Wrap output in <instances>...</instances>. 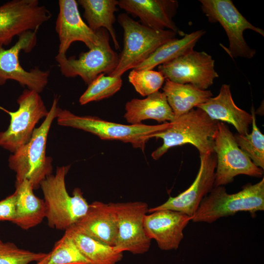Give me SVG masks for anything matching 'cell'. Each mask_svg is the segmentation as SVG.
I'll return each mask as SVG.
<instances>
[{"instance_id": "1", "label": "cell", "mask_w": 264, "mask_h": 264, "mask_svg": "<svg viewBox=\"0 0 264 264\" xmlns=\"http://www.w3.org/2000/svg\"><path fill=\"white\" fill-rule=\"evenodd\" d=\"M58 97L53 100L47 115L41 125L35 128L30 140L20 147L8 159L9 166L16 173V182L28 180L34 190L40 187L41 183L52 174V158L46 155L48 134L54 119L60 108Z\"/></svg>"}, {"instance_id": "2", "label": "cell", "mask_w": 264, "mask_h": 264, "mask_svg": "<svg viewBox=\"0 0 264 264\" xmlns=\"http://www.w3.org/2000/svg\"><path fill=\"white\" fill-rule=\"evenodd\" d=\"M70 165L57 167L55 173L47 176L40 184L48 226L66 231L75 224L86 214L89 204L80 189L76 188L73 196L66 190L65 177Z\"/></svg>"}, {"instance_id": "3", "label": "cell", "mask_w": 264, "mask_h": 264, "mask_svg": "<svg viewBox=\"0 0 264 264\" xmlns=\"http://www.w3.org/2000/svg\"><path fill=\"white\" fill-rule=\"evenodd\" d=\"M181 115L166 129L152 138H161L162 145L152 154L157 160L170 148L186 144L194 146L200 155L214 153V138L219 121L211 119L202 110L196 108Z\"/></svg>"}, {"instance_id": "4", "label": "cell", "mask_w": 264, "mask_h": 264, "mask_svg": "<svg viewBox=\"0 0 264 264\" xmlns=\"http://www.w3.org/2000/svg\"><path fill=\"white\" fill-rule=\"evenodd\" d=\"M264 210V178L259 182L244 186L242 190L228 194L223 186H214L202 199L192 218L195 222L212 223L222 217L241 211L255 215Z\"/></svg>"}, {"instance_id": "5", "label": "cell", "mask_w": 264, "mask_h": 264, "mask_svg": "<svg viewBox=\"0 0 264 264\" xmlns=\"http://www.w3.org/2000/svg\"><path fill=\"white\" fill-rule=\"evenodd\" d=\"M56 118L59 125L82 130L102 140H119L130 143L133 148H139L142 151L153 134L166 129L171 125V122L156 125L142 123L124 125L107 121L96 116L77 115L61 109Z\"/></svg>"}, {"instance_id": "6", "label": "cell", "mask_w": 264, "mask_h": 264, "mask_svg": "<svg viewBox=\"0 0 264 264\" xmlns=\"http://www.w3.org/2000/svg\"><path fill=\"white\" fill-rule=\"evenodd\" d=\"M124 31L123 48L119 55L115 69L109 75L120 76L134 69L163 44L177 38V33L170 30H155L135 21L127 14L118 17Z\"/></svg>"}, {"instance_id": "7", "label": "cell", "mask_w": 264, "mask_h": 264, "mask_svg": "<svg viewBox=\"0 0 264 264\" xmlns=\"http://www.w3.org/2000/svg\"><path fill=\"white\" fill-rule=\"evenodd\" d=\"M199 2L208 21L219 23L225 31L229 46L222 47L232 59L254 57L256 50L246 43L243 32L249 29L264 37V30L248 21L231 0H200Z\"/></svg>"}, {"instance_id": "8", "label": "cell", "mask_w": 264, "mask_h": 264, "mask_svg": "<svg viewBox=\"0 0 264 264\" xmlns=\"http://www.w3.org/2000/svg\"><path fill=\"white\" fill-rule=\"evenodd\" d=\"M97 31L99 44L88 51L80 53L78 58H67L66 54L58 53L55 59L63 75L69 78L79 76L88 85L101 74L109 75L115 69L119 55L110 46V34L103 28Z\"/></svg>"}, {"instance_id": "9", "label": "cell", "mask_w": 264, "mask_h": 264, "mask_svg": "<svg viewBox=\"0 0 264 264\" xmlns=\"http://www.w3.org/2000/svg\"><path fill=\"white\" fill-rule=\"evenodd\" d=\"M17 103L19 108L15 111L0 106L10 116L7 129L0 132V146L13 153L30 140L36 125L48 113L39 93L34 90L24 89Z\"/></svg>"}, {"instance_id": "10", "label": "cell", "mask_w": 264, "mask_h": 264, "mask_svg": "<svg viewBox=\"0 0 264 264\" xmlns=\"http://www.w3.org/2000/svg\"><path fill=\"white\" fill-rule=\"evenodd\" d=\"M218 127L213 145L217 156L214 186L229 184L239 175L262 177L263 170L256 166L240 148L228 127L219 121Z\"/></svg>"}, {"instance_id": "11", "label": "cell", "mask_w": 264, "mask_h": 264, "mask_svg": "<svg viewBox=\"0 0 264 264\" xmlns=\"http://www.w3.org/2000/svg\"><path fill=\"white\" fill-rule=\"evenodd\" d=\"M37 31L22 34L14 45L8 49L0 46V85L11 80L39 93L44 89L48 82L50 70H42L35 67L27 71L22 66L19 60L21 51L29 53L36 46Z\"/></svg>"}, {"instance_id": "12", "label": "cell", "mask_w": 264, "mask_h": 264, "mask_svg": "<svg viewBox=\"0 0 264 264\" xmlns=\"http://www.w3.org/2000/svg\"><path fill=\"white\" fill-rule=\"evenodd\" d=\"M117 220V232L113 246L119 252L133 254L147 252L151 245L146 235L143 221L148 213V205L141 201L112 203Z\"/></svg>"}, {"instance_id": "13", "label": "cell", "mask_w": 264, "mask_h": 264, "mask_svg": "<svg viewBox=\"0 0 264 264\" xmlns=\"http://www.w3.org/2000/svg\"><path fill=\"white\" fill-rule=\"evenodd\" d=\"M52 14L38 0H12L0 6V45L10 44L14 37L38 30Z\"/></svg>"}, {"instance_id": "14", "label": "cell", "mask_w": 264, "mask_h": 264, "mask_svg": "<svg viewBox=\"0 0 264 264\" xmlns=\"http://www.w3.org/2000/svg\"><path fill=\"white\" fill-rule=\"evenodd\" d=\"M158 70L165 79L181 84H191L207 90L219 77L215 69V60L204 51L194 49L158 66Z\"/></svg>"}, {"instance_id": "15", "label": "cell", "mask_w": 264, "mask_h": 264, "mask_svg": "<svg viewBox=\"0 0 264 264\" xmlns=\"http://www.w3.org/2000/svg\"><path fill=\"white\" fill-rule=\"evenodd\" d=\"M217 156L210 153L200 155V166L197 176L186 190L156 207L149 208L151 213L160 210H171L184 213L193 218L202 199L214 187Z\"/></svg>"}, {"instance_id": "16", "label": "cell", "mask_w": 264, "mask_h": 264, "mask_svg": "<svg viewBox=\"0 0 264 264\" xmlns=\"http://www.w3.org/2000/svg\"><path fill=\"white\" fill-rule=\"evenodd\" d=\"M59 11L55 29L58 35V54H66L71 44L82 42L89 49L99 43V35L92 30L81 18L75 0H59Z\"/></svg>"}, {"instance_id": "17", "label": "cell", "mask_w": 264, "mask_h": 264, "mask_svg": "<svg viewBox=\"0 0 264 264\" xmlns=\"http://www.w3.org/2000/svg\"><path fill=\"white\" fill-rule=\"evenodd\" d=\"M192 217L171 210H160L146 214L143 225L146 235L154 240L163 250H176L183 239V230Z\"/></svg>"}, {"instance_id": "18", "label": "cell", "mask_w": 264, "mask_h": 264, "mask_svg": "<svg viewBox=\"0 0 264 264\" xmlns=\"http://www.w3.org/2000/svg\"><path fill=\"white\" fill-rule=\"evenodd\" d=\"M118 6L127 13L139 18L141 24L155 30H170L181 36L185 34L173 18L178 7L176 0H119Z\"/></svg>"}, {"instance_id": "19", "label": "cell", "mask_w": 264, "mask_h": 264, "mask_svg": "<svg viewBox=\"0 0 264 264\" xmlns=\"http://www.w3.org/2000/svg\"><path fill=\"white\" fill-rule=\"evenodd\" d=\"M80 233L113 246L117 232V220L112 203L95 201L89 204L85 215L72 226Z\"/></svg>"}, {"instance_id": "20", "label": "cell", "mask_w": 264, "mask_h": 264, "mask_svg": "<svg viewBox=\"0 0 264 264\" xmlns=\"http://www.w3.org/2000/svg\"><path fill=\"white\" fill-rule=\"evenodd\" d=\"M196 108L202 110L214 120L232 124L240 134L248 133L252 115L236 106L229 85L223 84L217 96L210 97Z\"/></svg>"}, {"instance_id": "21", "label": "cell", "mask_w": 264, "mask_h": 264, "mask_svg": "<svg viewBox=\"0 0 264 264\" xmlns=\"http://www.w3.org/2000/svg\"><path fill=\"white\" fill-rule=\"evenodd\" d=\"M124 118L132 125L140 124L142 121L153 119L158 122L175 121L173 110L165 94L159 91L143 99L134 98L125 105Z\"/></svg>"}, {"instance_id": "22", "label": "cell", "mask_w": 264, "mask_h": 264, "mask_svg": "<svg viewBox=\"0 0 264 264\" xmlns=\"http://www.w3.org/2000/svg\"><path fill=\"white\" fill-rule=\"evenodd\" d=\"M15 216L12 222L27 230L39 225L45 218L44 200L35 196L26 179L15 183Z\"/></svg>"}, {"instance_id": "23", "label": "cell", "mask_w": 264, "mask_h": 264, "mask_svg": "<svg viewBox=\"0 0 264 264\" xmlns=\"http://www.w3.org/2000/svg\"><path fill=\"white\" fill-rule=\"evenodd\" d=\"M175 116V120L213 96L209 90H201L191 84H181L166 79L162 88Z\"/></svg>"}, {"instance_id": "24", "label": "cell", "mask_w": 264, "mask_h": 264, "mask_svg": "<svg viewBox=\"0 0 264 264\" xmlns=\"http://www.w3.org/2000/svg\"><path fill=\"white\" fill-rule=\"evenodd\" d=\"M77 2L84 10V17L89 27L94 32L102 28L106 29L111 37L115 49H118L119 45L113 27L118 0H79Z\"/></svg>"}, {"instance_id": "25", "label": "cell", "mask_w": 264, "mask_h": 264, "mask_svg": "<svg viewBox=\"0 0 264 264\" xmlns=\"http://www.w3.org/2000/svg\"><path fill=\"white\" fill-rule=\"evenodd\" d=\"M205 33L203 30H198L185 34L180 39L176 38L163 44L134 69L153 70L157 66L187 53L193 49Z\"/></svg>"}, {"instance_id": "26", "label": "cell", "mask_w": 264, "mask_h": 264, "mask_svg": "<svg viewBox=\"0 0 264 264\" xmlns=\"http://www.w3.org/2000/svg\"><path fill=\"white\" fill-rule=\"evenodd\" d=\"M74 240L89 264H117L123 258V253L77 231L73 226L65 231Z\"/></svg>"}, {"instance_id": "27", "label": "cell", "mask_w": 264, "mask_h": 264, "mask_svg": "<svg viewBox=\"0 0 264 264\" xmlns=\"http://www.w3.org/2000/svg\"><path fill=\"white\" fill-rule=\"evenodd\" d=\"M43 264H89L72 238L66 232L55 243Z\"/></svg>"}, {"instance_id": "28", "label": "cell", "mask_w": 264, "mask_h": 264, "mask_svg": "<svg viewBox=\"0 0 264 264\" xmlns=\"http://www.w3.org/2000/svg\"><path fill=\"white\" fill-rule=\"evenodd\" d=\"M252 130L251 133H236L235 140L240 148L258 167L264 169V135L257 127L253 108L252 109Z\"/></svg>"}, {"instance_id": "29", "label": "cell", "mask_w": 264, "mask_h": 264, "mask_svg": "<svg viewBox=\"0 0 264 264\" xmlns=\"http://www.w3.org/2000/svg\"><path fill=\"white\" fill-rule=\"evenodd\" d=\"M122 85L121 77L101 74L88 85L86 90L80 96L79 103L83 105L109 98L118 91Z\"/></svg>"}, {"instance_id": "30", "label": "cell", "mask_w": 264, "mask_h": 264, "mask_svg": "<svg viewBox=\"0 0 264 264\" xmlns=\"http://www.w3.org/2000/svg\"><path fill=\"white\" fill-rule=\"evenodd\" d=\"M128 79L135 90L142 96L158 91L165 80L158 71L134 69L130 72Z\"/></svg>"}, {"instance_id": "31", "label": "cell", "mask_w": 264, "mask_h": 264, "mask_svg": "<svg viewBox=\"0 0 264 264\" xmlns=\"http://www.w3.org/2000/svg\"><path fill=\"white\" fill-rule=\"evenodd\" d=\"M48 253L34 252L18 247L11 242L0 244V264H29L44 260Z\"/></svg>"}, {"instance_id": "32", "label": "cell", "mask_w": 264, "mask_h": 264, "mask_svg": "<svg viewBox=\"0 0 264 264\" xmlns=\"http://www.w3.org/2000/svg\"><path fill=\"white\" fill-rule=\"evenodd\" d=\"M16 196L14 193L0 201V221L12 222L15 216Z\"/></svg>"}, {"instance_id": "33", "label": "cell", "mask_w": 264, "mask_h": 264, "mask_svg": "<svg viewBox=\"0 0 264 264\" xmlns=\"http://www.w3.org/2000/svg\"><path fill=\"white\" fill-rule=\"evenodd\" d=\"M43 260L42 261H41V262H39V263H37V264H43Z\"/></svg>"}, {"instance_id": "34", "label": "cell", "mask_w": 264, "mask_h": 264, "mask_svg": "<svg viewBox=\"0 0 264 264\" xmlns=\"http://www.w3.org/2000/svg\"><path fill=\"white\" fill-rule=\"evenodd\" d=\"M2 242H2V241L0 239V244H1Z\"/></svg>"}, {"instance_id": "35", "label": "cell", "mask_w": 264, "mask_h": 264, "mask_svg": "<svg viewBox=\"0 0 264 264\" xmlns=\"http://www.w3.org/2000/svg\"><path fill=\"white\" fill-rule=\"evenodd\" d=\"M0 46H1V45H0Z\"/></svg>"}]
</instances>
